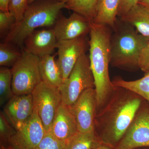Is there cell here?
I'll use <instances>...</instances> for the list:
<instances>
[{"mask_svg":"<svg viewBox=\"0 0 149 149\" xmlns=\"http://www.w3.org/2000/svg\"><path fill=\"white\" fill-rule=\"evenodd\" d=\"M116 87L106 103L97 112L94 129L102 145L114 149L145 100L125 88Z\"/></svg>","mask_w":149,"mask_h":149,"instance_id":"1","label":"cell"},{"mask_svg":"<svg viewBox=\"0 0 149 149\" xmlns=\"http://www.w3.org/2000/svg\"><path fill=\"white\" fill-rule=\"evenodd\" d=\"M111 29L107 25L92 22L89 33V57L95 80L97 111L105 104L116 88L109 74Z\"/></svg>","mask_w":149,"mask_h":149,"instance_id":"2","label":"cell"},{"mask_svg":"<svg viewBox=\"0 0 149 149\" xmlns=\"http://www.w3.org/2000/svg\"><path fill=\"white\" fill-rule=\"evenodd\" d=\"M110 42V65L123 70L139 69V57L149 38L141 35L132 25L117 20Z\"/></svg>","mask_w":149,"mask_h":149,"instance_id":"3","label":"cell"},{"mask_svg":"<svg viewBox=\"0 0 149 149\" xmlns=\"http://www.w3.org/2000/svg\"><path fill=\"white\" fill-rule=\"evenodd\" d=\"M65 3L55 1L29 4L21 20L16 22L5 38L4 42L23 48L25 39L38 28L54 26Z\"/></svg>","mask_w":149,"mask_h":149,"instance_id":"4","label":"cell"},{"mask_svg":"<svg viewBox=\"0 0 149 149\" xmlns=\"http://www.w3.org/2000/svg\"><path fill=\"white\" fill-rule=\"evenodd\" d=\"M90 88H95V80L89 56L85 53L77 61L59 88L62 102L68 107L72 106L80 95Z\"/></svg>","mask_w":149,"mask_h":149,"instance_id":"5","label":"cell"},{"mask_svg":"<svg viewBox=\"0 0 149 149\" xmlns=\"http://www.w3.org/2000/svg\"><path fill=\"white\" fill-rule=\"evenodd\" d=\"M40 58L23 50L21 57L12 67L13 92L14 95L31 94L41 81Z\"/></svg>","mask_w":149,"mask_h":149,"instance_id":"6","label":"cell"},{"mask_svg":"<svg viewBox=\"0 0 149 149\" xmlns=\"http://www.w3.org/2000/svg\"><path fill=\"white\" fill-rule=\"evenodd\" d=\"M31 94L34 108L48 132L62 102L59 89L42 81Z\"/></svg>","mask_w":149,"mask_h":149,"instance_id":"7","label":"cell"},{"mask_svg":"<svg viewBox=\"0 0 149 149\" xmlns=\"http://www.w3.org/2000/svg\"><path fill=\"white\" fill-rule=\"evenodd\" d=\"M143 147H149V104L145 100L115 149H134Z\"/></svg>","mask_w":149,"mask_h":149,"instance_id":"8","label":"cell"},{"mask_svg":"<svg viewBox=\"0 0 149 149\" xmlns=\"http://www.w3.org/2000/svg\"><path fill=\"white\" fill-rule=\"evenodd\" d=\"M77 123L79 132L94 131L97 111V101L95 88L85 91L72 106L69 107Z\"/></svg>","mask_w":149,"mask_h":149,"instance_id":"9","label":"cell"},{"mask_svg":"<svg viewBox=\"0 0 149 149\" xmlns=\"http://www.w3.org/2000/svg\"><path fill=\"white\" fill-rule=\"evenodd\" d=\"M47 133L34 108L32 116L8 141L14 149H35Z\"/></svg>","mask_w":149,"mask_h":149,"instance_id":"10","label":"cell"},{"mask_svg":"<svg viewBox=\"0 0 149 149\" xmlns=\"http://www.w3.org/2000/svg\"><path fill=\"white\" fill-rule=\"evenodd\" d=\"M89 42L85 36L68 40L58 41L56 62L63 80L69 76L79 58L86 53Z\"/></svg>","mask_w":149,"mask_h":149,"instance_id":"11","label":"cell"},{"mask_svg":"<svg viewBox=\"0 0 149 149\" xmlns=\"http://www.w3.org/2000/svg\"><path fill=\"white\" fill-rule=\"evenodd\" d=\"M92 22L80 14L73 12L68 17L59 16L54 31L58 41L73 40L90 33Z\"/></svg>","mask_w":149,"mask_h":149,"instance_id":"12","label":"cell"},{"mask_svg":"<svg viewBox=\"0 0 149 149\" xmlns=\"http://www.w3.org/2000/svg\"><path fill=\"white\" fill-rule=\"evenodd\" d=\"M34 105L32 94L14 95L7 102L3 113L16 131L32 116Z\"/></svg>","mask_w":149,"mask_h":149,"instance_id":"13","label":"cell"},{"mask_svg":"<svg viewBox=\"0 0 149 149\" xmlns=\"http://www.w3.org/2000/svg\"><path fill=\"white\" fill-rule=\"evenodd\" d=\"M58 40L53 29L35 30L25 39L24 50L39 57L51 55Z\"/></svg>","mask_w":149,"mask_h":149,"instance_id":"14","label":"cell"},{"mask_svg":"<svg viewBox=\"0 0 149 149\" xmlns=\"http://www.w3.org/2000/svg\"><path fill=\"white\" fill-rule=\"evenodd\" d=\"M78 131L76 120L70 108L61 102L48 132L58 140L66 142Z\"/></svg>","mask_w":149,"mask_h":149,"instance_id":"15","label":"cell"},{"mask_svg":"<svg viewBox=\"0 0 149 149\" xmlns=\"http://www.w3.org/2000/svg\"><path fill=\"white\" fill-rule=\"evenodd\" d=\"M120 0H99L93 22L114 28L118 17Z\"/></svg>","mask_w":149,"mask_h":149,"instance_id":"16","label":"cell"},{"mask_svg":"<svg viewBox=\"0 0 149 149\" xmlns=\"http://www.w3.org/2000/svg\"><path fill=\"white\" fill-rule=\"evenodd\" d=\"M54 56L48 55L40 57L39 68L42 81L59 89L63 79Z\"/></svg>","mask_w":149,"mask_h":149,"instance_id":"17","label":"cell"},{"mask_svg":"<svg viewBox=\"0 0 149 149\" xmlns=\"http://www.w3.org/2000/svg\"><path fill=\"white\" fill-rule=\"evenodd\" d=\"M120 19L133 26L141 35L149 38V9L146 7L138 4Z\"/></svg>","mask_w":149,"mask_h":149,"instance_id":"18","label":"cell"},{"mask_svg":"<svg viewBox=\"0 0 149 149\" xmlns=\"http://www.w3.org/2000/svg\"><path fill=\"white\" fill-rule=\"evenodd\" d=\"M112 82L116 87L125 88L136 93L149 104V72L138 80L128 81L117 77H115Z\"/></svg>","mask_w":149,"mask_h":149,"instance_id":"19","label":"cell"},{"mask_svg":"<svg viewBox=\"0 0 149 149\" xmlns=\"http://www.w3.org/2000/svg\"><path fill=\"white\" fill-rule=\"evenodd\" d=\"M102 145L95 130L77 132L65 142V149H96Z\"/></svg>","mask_w":149,"mask_h":149,"instance_id":"20","label":"cell"},{"mask_svg":"<svg viewBox=\"0 0 149 149\" xmlns=\"http://www.w3.org/2000/svg\"><path fill=\"white\" fill-rule=\"evenodd\" d=\"M99 0H68L65 8L80 14L93 22Z\"/></svg>","mask_w":149,"mask_h":149,"instance_id":"21","label":"cell"},{"mask_svg":"<svg viewBox=\"0 0 149 149\" xmlns=\"http://www.w3.org/2000/svg\"><path fill=\"white\" fill-rule=\"evenodd\" d=\"M11 70L6 67L0 68V104L1 106L7 102L14 96L12 87Z\"/></svg>","mask_w":149,"mask_h":149,"instance_id":"22","label":"cell"},{"mask_svg":"<svg viewBox=\"0 0 149 149\" xmlns=\"http://www.w3.org/2000/svg\"><path fill=\"white\" fill-rule=\"evenodd\" d=\"M20 53L13 46V44L6 42L0 44V65L8 67L13 64L21 57Z\"/></svg>","mask_w":149,"mask_h":149,"instance_id":"23","label":"cell"},{"mask_svg":"<svg viewBox=\"0 0 149 149\" xmlns=\"http://www.w3.org/2000/svg\"><path fill=\"white\" fill-rule=\"evenodd\" d=\"M16 130L6 117L3 112L0 113V137L1 141L8 142L16 133Z\"/></svg>","mask_w":149,"mask_h":149,"instance_id":"24","label":"cell"},{"mask_svg":"<svg viewBox=\"0 0 149 149\" xmlns=\"http://www.w3.org/2000/svg\"><path fill=\"white\" fill-rule=\"evenodd\" d=\"M17 22L14 17L10 12H0V34L5 37Z\"/></svg>","mask_w":149,"mask_h":149,"instance_id":"25","label":"cell"},{"mask_svg":"<svg viewBox=\"0 0 149 149\" xmlns=\"http://www.w3.org/2000/svg\"><path fill=\"white\" fill-rule=\"evenodd\" d=\"M28 5V0H10L9 10L17 22L21 20Z\"/></svg>","mask_w":149,"mask_h":149,"instance_id":"26","label":"cell"},{"mask_svg":"<svg viewBox=\"0 0 149 149\" xmlns=\"http://www.w3.org/2000/svg\"><path fill=\"white\" fill-rule=\"evenodd\" d=\"M35 149H65V142L58 140L47 132Z\"/></svg>","mask_w":149,"mask_h":149,"instance_id":"27","label":"cell"},{"mask_svg":"<svg viewBox=\"0 0 149 149\" xmlns=\"http://www.w3.org/2000/svg\"><path fill=\"white\" fill-rule=\"evenodd\" d=\"M139 69L145 73L149 72V39L146 45L142 50L139 61Z\"/></svg>","mask_w":149,"mask_h":149,"instance_id":"28","label":"cell"},{"mask_svg":"<svg viewBox=\"0 0 149 149\" xmlns=\"http://www.w3.org/2000/svg\"><path fill=\"white\" fill-rule=\"evenodd\" d=\"M140 0H120L118 17H120L125 15L133 7L139 4Z\"/></svg>","mask_w":149,"mask_h":149,"instance_id":"29","label":"cell"},{"mask_svg":"<svg viewBox=\"0 0 149 149\" xmlns=\"http://www.w3.org/2000/svg\"><path fill=\"white\" fill-rule=\"evenodd\" d=\"M10 0H0V10L1 11L9 12V6Z\"/></svg>","mask_w":149,"mask_h":149,"instance_id":"30","label":"cell"},{"mask_svg":"<svg viewBox=\"0 0 149 149\" xmlns=\"http://www.w3.org/2000/svg\"><path fill=\"white\" fill-rule=\"evenodd\" d=\"M139 3L145 6L149 9V0H140Z\"/></svg>","mask_w":149,"mask_h":149,"instance_id":"31","label":"cell"},{"mask_svg":"<svg viewBox=\"0 0 149 149\" xmlns=\"http://www.w3.org/2000/svg\"><path fill=\"white\" fill-rule=\"evenodd\" d=\"M96 149H115L111 147L108 146H106V145H102L98 147Z\"/></svg>","mask_w":149,"mask_h":149,"instance_id":"32","label":"cell"},{"mask_svg":"<svg viewBox=\"0 0 149 149\" xmlns=\"http://www.w3.org/2000/svg\"><path fill=\"white\" fill-rule=\"evenodd\" d=\"M37 0H28V3L30 4L31 3L34 2L35 1ZM55 1H58L63 2L66 3L68 0H55Z\"/></svg>","mask_w":149,"mask_h":149,"instance_id":"33","label":"cell"},{"mask_svg":"<svg viewBox=\"0 0 149 149\" xmlns=\"http://www.w3.org/2000/svg\"><path fill=\"white\" fill-rule=\"evenodd\" d=\"M134 149H149V147H143V148H137Z\"/></svg>","mask_w":149,"mask_h":149,"instance_id":"34","label":"cell"},{"mask_svg":"<svg viewBox=\"0 0 149 149\" xmlns=\"http://www.w3.org/2000/svg\"><path fill=\"white\" fill-rule=\"evenodd\" d=\"M1 149H7V148H5L3 146L1 147Z\"/></svg>","mask_w":149,"mask_h":149,"instance_id":"35","label":"cell"},{"mask_svg":"<svg viewBox=\"0 0 149 149\" xmlns=\"http://www.w3.org/2000/svg\"><path fill=\"white\" fill-rule=\"evenodd\" d=\"M7 149H14L11 146H10L9 148H7Z\"/></svg>","mask_w":149,"mask_h":149,"instance_id":"36","label":"cell"}]
</instances>
